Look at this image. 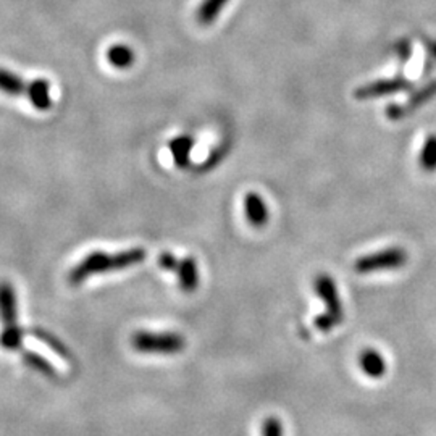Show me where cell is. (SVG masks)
Segmentation results:
<instances>
[{
    "label": "cell",
    "mask_w": 436,
    "mask_h": 436,
    "mask_svg": "<svg viewBox=\"0 0 436 436\" xmlns=\"http://www.w3.org/2000/svg\"><path fill=\"white\" fill-rule=\"evenodd\" d=\"M147 253L143 248H133L123 253H102V250H96L86 255L81 262H78L75 267L70 270L69 273V283L70 285H81L91 276L107 273V272H116V270H125L134 265H139L146 260Z\"/></svg>",
    "instance_id": "6da1fadb"
},
{
    "label": "cell",
    "mask_w": 436,
    "mask_h": 436,
    "mask_svg": "<svg viewBox=\"0 0 436 436\" xmlns=\"http://www.w3.org/2000/svg\"><path fill=\"white\" fill-rule=\"evenodd\" d=\"M314 290L325 304V312L315 318L314 327L318 331L328 333V331L335 330L338 325L345 320V305H343L340 299V293H338L335 280L330 275H317L314 280Z\"/></svg>",
    "instance_id": "7a4b0ae2"
},
{
    "label": "cell",
    "mask_w": 436,
    "mask_h": 436,
    "mask_svg": "<svg viewBox=\"0 0 436 436\" xmlns=\"http://www.w3.org/2000/svg\"><path fill=\"white\" fill-rule=\"evenodd\" d=\"M131 346L139 354L175 355L184 351L186 340L173 331H147L141 330L131 335Z\"/></svg>",
    "instance_id": "3957f363"
},
{
    "label": "cell",
    "mask_w": 436,
    "mask_h": 436,
    "mask_svg": "<svg viewBox=\"0 0 436 436\" xmlns=\"http://www.w3.org/2000/svg\"><path fill=\"white\" fill-rule=\"evenodd\" d=\"M409 255L402 248H388L378 253L359 257L354 262V270L360 275L383 272V270H397L407 263Z\"/></svg>",
    "instance_id": "277c9868"
},
{
    "label": "cell",
    "mask_w": 436,
    "mask_h": 436,
    "mask_svg": "<svg viewBox=\"0 0 436 436\" xmlns=\"http://www.w3.org/2000/svg\"><path fill=\"white\" fill-rule=\"evenodd\" d=\"M410 81L404 78H391V79H382V81H375L365 86H360L354 91V97L358 101H370L378 99L383 96H391L395 92H401L410 88Z\"/></svg>",
    "instance_id": "5b68a950"
},
{
    "label": "cell",
    "mask_w": 436,
    "mask_h": 436,
    "mask_svg": "<svg viewBox=\"0 0 436 436\" xmlns=\"http://www.w3.org/2000/svg\"><path fill=\"white\" fill-rule=\"evenodd\" d=\"M171 272L176 273L183 293L191 294L199 288V268L194 257L178 259Z\"/></svg>",
    "instance_id": "8992f818"
},
{
    "label": "cell",
    "mask_w": 436,
    "mask_h": 436,
    "mask_svg": "<svg viewBox=\"0 0 436 436\" xmlns=\"http://www.w3.org/2000/svg\"><path fill=\"white\" fill-rule=\"evenodd\" d=\"M435 94H436V81L425 86V88H423L422 91H419L417 94L410 97L407 102L390 106L388 108H386V115H388V118H391V120L402 118V116L412 113L415 108H419L422 103H425L428 99H432Z\"/></svg>",
    "instance_id": "52a82bcc"
},
{
    "label": "cell",
    "mask_w": 436,
    "mask_h": 436,
    "mask_svg": "<svg viewBox=\"0 0 436 436\" xmlns=\"http://www.w3.org/2000/svg\"><path fill=\"white\" fill-rule=\"evenodd\" d=\"M0 320H2L4 328L18 325L16 294L9 281H0Z\"/></svg>",
    "instance_id": "ba28073f"
},
{
    "label": "cell",
    "mask_w": 436,
    "mask_h": 436,
    "mask_svg": "<svg viewBox=\"0 0 436 436\" xmlns=\"http://www.w3.org/2000/svg\"><path fill=\"white\" fill-rule=\"evenodd\" d=\"M244 212L248 222L254 228H262L268 222V206L260 194L248 193L244 198Z\"/></svg>",
    "instance_id": "9c48e42d"
},
{
    "label": "cell",
    "mask_w": 436,
    "mask_h": 436,
    "mask_svg": "<svg viewBox=\"0 0 436 436\" xmlns=\"http://www.w3.org/2000/svg\"><path fill=\"white\" fill-rule=\"evenodd\" d=\"M28 101L33 103L36 110L46 112L52 107V97H51V83L46 78H36L28 86L26 92Z\"/></svg>",
    "instance_id": "30bf717a"
},
{
    "label": "cell",
    "mask_w": 436,
    "mask_h": 436,
    "mask_svg": "<svg viewBox=\"0 0 436 436\" xmlns=\"http://www.w3.org/2000/svg\"><path fill=\"white\" fill-rule=\"evenodd\" d=\"M359 365L360 370L373 380L382 378L386 373V360L377 349H364L359 355Z\"/></svg>",
    "instance_id": "8fae6325"
},
{
    "label": "cell",
    "mask_w": 436,
    "mask_h": 436,
    "mask_svg": "<svg viewBox=\"0 0 436 436\" xmlns=\"http://www.w3.org/2000/svg\"><path fill=\"white\" fill-rule=\"evenodd\" d=\"M168 147L171 156H173V162L176 163V167L186 168L189 165V158H191L194 139L188 136V134H181V136L171 139Z\"/></svg>",
    "instance_id": "7c38bea8"
},
{
    "label": "cell",
    "mask_w": 436,
    "mask_h": 436,
    "mask_svg": "<svg viewBox=\"0 0 436 436\" xmlns=\"http://www.w3.org/2000/svg\"><path fill=\"white\" fill-rule=\"evenodd\" d=\"M28 86L29 84L24 81L21 76L15 75L14 71L0 69V91H2L4 94L11 96V97L26 96Z\"/></svg>",
    "instance_id": "4fadbf2b"
},
{
    "label": "cell",
    "mask_w": 436,
    "mask_h": 436,
    "mask_svg": "<svg viewBox=\"0 0 436 436\" xmlns=\"http://www.w3.org/2000/svg\"><path fill=\"white\" fill-rule=\"evenodd\" d=\"M108 64L118 70H126L134 64V52L131 47L125 44L112 46L107 51Z\"/></svg>",
    "instance_id": "5bb4252c"
},
{
    "label": "cell",
    "mask_w": 436,
    "mask_h": 436,
    "mask_svg": "<svg viewBox=\"0 0 436 436\" xmlns=\"http://www.w3.org/2000/svg\"><path fill=\"white\" fill-rule=\"evenodd\" d=\"M230 0H204V2L201 4V7L198 9V14H196V18H198V21L201 24H212L215 20H217L220 11H222L226 4H228Z\"/></svg>",
    "instance_id": "9a60e30c"
},
{
    "label": "cell",
    "mask_w": 436,
    "mask_h": 436,
    "mask_svg": "<svg viewBox=\"0 0 436 436\" xmlns=\"http://www.w3.org/2000/svg\"><path fill=\"white\" fill-rule=\"evenodd\" d=\"M23 360L29 368H33V370L42 373V375L55 377V373H57L55 372L54 365L44 358V355H41L34 351H28L26 349V351L23 353Z\"/></svg>",
    "instance_id": "2e32d148"
},
{
    "label": "cell",
    "mask_w": 436,
    "mask_h": 436,
    "mask_svg": "<svg viewBox=\"0 0 436 436\" xmlns=\"http://www.w3.org/2000/svg\"><path fill=\"white\" fill-rule=\"evenodd\" d=\"M23 346V330L20 325L16 327L2 328L0 331V348L5 351H18Z\"/></svg>",
    "instance_id": "e0dca14e"
},
{
    "label": "cell",
    "mask_w": 436,
    "mask_h": 436,
    "mask_svg": "<svg viewBox=\"0 0 436 436\" xmlns=\"http://www.w3.org/2000/svg\"><path fill=\"white\" fill-rule=\"evenodd\" d=\"M33 335H34L36 340H39L41 343H44V345H47L49 348H51L55 354H59L60 358L71 359V354L69 353V349H66L64 345H61V343L57 340V338L52 336L51 333H47V331H44V330L36 328V330H33Z\"/></svg>",
    "instance_id": "ac0fdd59"
},
{
    "label": "cell",
    "mask_w": 436,
    "mask_h": 436,
    "mask_svg": "<svg viewBox=\"0 0 436 436\" xmlns=\"http://www.w3.org/2000/svg\"><path fill=\"white\" fill-rule=\"evenodd\" d=\"M420 165L423 170H436V136H430L420 152Z\"/></svg>",
    "instance_id": "d6986e66"
},
{
    "label": "cell",
    "mask_w": 436,
    "mask_h": 436,
    "mask_svg": "<svg viewBox=\"0 0 436 436\" xmlns=\"http://www.w3.org/2000/svg\"><path fill=\"white\" fill-rule=\"evenodd\" d=\"M262 436H285V427L278 417L270 415L265 420L262 422Z\"/></svg>",
    "instance_id": "ffe728a7"
},
{
    "label": "cell",
    "mask_w": 436,
    "mask_h": 436,
    "mask_svg": "<svg viewBox=\"0 0 436 436\" xmlns=\"http://www.w3.org/2000/svg\"><path fill=\"white\" fill-rule=\"evenodd\" d=\"M435 54H436V46H435Z\"/></svg>",
    "instance_id": "44dd1931"
}]
</instances>
